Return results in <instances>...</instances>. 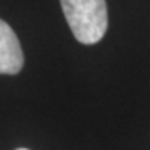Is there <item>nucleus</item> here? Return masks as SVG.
I'll use <instances>...</instances> for the list:
<instances>
[{"label":"nucleus","instance_id":"f257e3e1","mask_svg":"<svg viewBox=\"0 0 150 150\" xmlns=\"http://www.w3.org/2000/svg\"><path fill=\"white\" fill-rule=\"evenodd\" d=\"M74 37L83 45H95L107 31L106 0H60Z\"/></svg>","mask_w":150,"mask_h":150},{"label":"nucleus","instance_id":"f03ea898","mask_svg":"<svg viewBox=\"0 0 150 150\" xmlns=\"http://www.w3.org/2000/svg\"><path fill=\"white\" fill-rule=\"evenodd\" d=\"M25 63L23 51L12 28L0 18V74L16 75Z\"/></svg>","mask_w":150,"mask_h":150},{"label":"nucleus","instance_id":"7ed1b4c3","mask_svg":"<svg viewBox=\"0 0 150 150\" xmlns=\"http://www.w3.org/2000/svg\"><path fill=\"white\" fill-rule=\"evenodd\" d=\"M17 150H28V149H17Z\"/></svg>","mask_w":150,"mask_h":150}]
</instances>
